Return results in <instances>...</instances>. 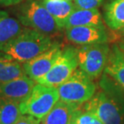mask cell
Masks as SVG:
<instances>
[{
  "label": "cell",
  "instance_id": "obj_1",
  "mask_svg": "<svg viewBox=\"0 0 124 124\" xmlns=\"http://www.w3.org/2000/svg\"><path fill=\"white\" fill-rule=\"evenodd\" d=\"M99 85L100 90L81 107L96 115L103 124H124L123 90L106 73Z\"/></svg>",
  "mask_w": 124,
  "mask_h": 124
},
{
  "label": "cell",
  "instance_id": "obj_2",
  "mask_svg": "<svg viewBox=\"0 0 124 124\" xmlns=\"http://www.w3.org/2000/svg\"><path fill=\"white\" fill-rule=\"evenodd\" d=\"M53 44L51 36L23 28L16 37L0 47V53L2 58L24 63L48 50Z\"/></svg>",
  "mask_w": 124,
  "mask_h": 124
},
{
  "label": "cell",
  "instance_id": "obj_3",
  "mask_svg": "<svg viewBox=\"0 0 124 124\" xmlns=\"http://www.w3.org/2000/svg\"><path fill=\"white\" fill-rule=\"evenodd\" d=\"M17 16L26 28L47 36H53L61 30L44 5L36 0H28L22 4L17 11Z\"/></svg>",
  "mask_w": 124,
  "mask_h": 124
},
{
  "label": "cell",
  "instance_id": "obj_4",
  "mask_svg": "<svg viewBox=\"0 0 124 124\" xmlns=\"http://www.w3.org/2000/svg\"><path fill=\"white\" fill-rule=\"evenodd\" d=\"M60 100L68 103L82 105L96 93V85L87 74L77 69L67 80L57 86Z\"/></svg>",
  "mask_w": 124,
  "mask_h": 124
},
{
  "label": "cell",
  "instance_id": "obj_5",
  "mask_svg": "<svg viewBox=\"0 0 124 124\" xmlns=\"http://www.w3.org/2000/svg\"><path fill=\"white\" fill-rule=\"evenodd\" d=\"M59 100L57 88L37 83L28 98L20 103L21 113L41 120Z\"/></svg>",
  "mask_w": 124,
  "mask_h": 124
},
{
  "label": "cell",
  "instance_id": "obj_6",
  "mask_svg": "<svg viewBox=\"0 0 124 124\" xmlns=\"http://www.w3.org/2000/svg\"><path fill=\"white\" fill-rule=\"evenodd\" d=\"M110 50L107 43L81 45L78 48V66L91 79L98 78L106 68Z\"/></svg>",
  "mask_w": 124,
  "mask_h": 124
},
{
  "label": "cell",
  "instance_id": "obj_7",
  "mask_svg": "<svg viewBox=\"0 0 124 124\" xmlns=\"http://www.w3.org/2000/svg\"><path fill=\"white\" fill-rule=\"evenodd\" d=\"M78 48L69 46L62 49L60 56L51 69L36 82L47 86L57 87L64 82L78 69Z\"/></svg>",
  "mask_w": 124,
  "mask_h": 124
},
{
  "label": "cell",
  "instance_id": "obj_8",
  "mask_svg": "<svg viewBox=\"0 0 124 124\" xmlns=\"http://www.w3.org/2000/svg\"><path fill=\"white\" fill-rule=\"evenodd\" d=\"M62 52L61 44L54 43L48 50L23 64L25 74L36 81L50 70Z\"/></svg>",
  "mask_w": 124,
  "mask_h": 124
},
{
  "label": "cell",
  "instance_id": "obj_9",
  "mask_svg": "<svg viewBox=\"0 0 124 124\" xmlns=\"http://www.w3.org/2000/svg\"><path fill=\"white\" fill-rule=\"evenodd\" d=\"M67 39L79 45L107 43L108 36L105 28L93 26H78L65 29Z\"/></svg>",
  "mask_w": 124,
  "mask_h": 124
},
{
  "label": "cell",
  "instance_id": "obj_10",
  "mask_svg": "<svg viewBox=\"0 0 124 124\" xmlns=\"http://www.w3.org/2000/svg\"><path fill=\"white\" fill-rule=\"evenodd\" d=\"M35 81L27 75L7 82L0 83V96L21 103L30 95Z\"/></svg>",
  "mask_w": 124,
  "mask_h": 124
},
{
  "label": "cell",
  "instance_id": "obj_11",
  "mask_svg": "<svg viewBox=\"0 0 124 124\" xmlns=\"http://www.w3.org/2000/svg\"><path fill=\"white\" fill-rule=\"evenodd\" d=\"M79 106L80 105L59 100L42 118L40 124H73L74 113Z\"/></svg>",
  "mask_w": 124,
  "mask_h": 124
},
{
  "label": "cell",
  "instance_id": "obj_12",
  "mask_svg": "<svg viewBox=\"0 0 124 124\" xmlns=\"http://www.w3.org/2000/svg\"><path fill=\"white\" fill-rule=\"evenodd\" d=\"M78 26H93L105 28L101 16L97 8L74 9L67 19L64 28L66 29Z\"/></svg>",
  "mask_w": 124,
  "mask_h": 124
},
{
  "label": "cell",
  "instance_id": "obj_13",
  "mask_svg": "<svg viewBox=\"0 0 124 124\" xmlns=\"http://www.w3.org/2000/svg\"><path fill=\"white\" fill-rule=\"evenodd\" d=\"M105 73L112 78L124 91V53L118 45L110 50Z\"/></svg>",
  "mask_w": 124,
  "mask_h": 124
},
{
  "label": "cell",
  "instance_id": "obj_14",
  "mask_svg": "<svg viewBox=\"0 0 124 124\" xmlns=\"http://www.w3.org/2000/svg\"><path fill=\"white\" fill-rule=\"evenodd\" d=\"M42 4L52 15L61 29L64 28L69 16L76 8L73 0H43Z\"/></svg>",
  "mask_w": 124,
  "mask_h": 124
},
{
  "label": "cell",
  "instance_id": "obj_15",
  "mask_svg": "<svg viewBox=\"0 0 124 124\" xmlns=\"http://www.w3.org/2000/svg\"><path fill=\"white\" fill-rule=\"evenodd\" d=\"M104 20L114 31L124 28V0H112L104 7Z\"/></svg>",
  "mask_w": 124,
  "mask_h": 124
},
{
  "label": "cell",
  "instance_id": "obj_16",
  "mask_svg": "<svg viewBox=\"0 0 124 124\" xmlns=\"http://www.w3.org/2000/svg\"><path fill=\"white\" fill-rule=\"evenodd\" d=\"M23 29L19 20L10 16L7 11H0V47L16 37Z\"/></svg>",
  "mask_w": 124,
  "mask_h": 124
},
{
  "label": "cell",
  "instance_id": "obj_17",
  "mask_svg": "<svg viewBox=\"0 0 124 124\" xmlns=\"http://www.w3.org/2000/svg\"><path fill=\"white\" fill-rule=\"evenodd\" d=\"M20 103L0 96L1 124H15L21 117Z\"/></svg>",
  "mask_w": 124,
  "mask_h": 124
},
{
  "label": "cell",
  "instance_id": "obj_18",
  "mask_svg": "<svg viewBox=\"0 0 124 124\" xmlns=\"http://www.w3.org/2000/svg\"><path fill=\"white\" fill-rule=\"evenodd\" d=\"M25 75L23 65L19 62L0 58V83L7 82Z\"/></svg>",
  "mask_w": 124,
  "mask_h": 124
},
{
  "label": "cell",
  "instance_id": "obj_19",
  "mask_svg": "<svg viewBox=\"0 0 124 124\" xmlns=\"http://www.w3.org/2000/svg\"><path fill=\"white\" fill-rule=\"evenodd\" d=\"M73 124H103V123L93 114L84 110L81 105L74 113Z\"/></svg>",
  "mask_w": 124,
  "mask_h": 124
},
{
  "label": "cell",
  "instance_id": "obj_20",
  "mask_svg": "<svg viewBox=\"0 0 124 124\" xmlns=\"http://www.w3.org/2000/svg\"><path fill=\"white\" fill-rule=\"evenodd\" d=\"M103 0H73L76 8L94 9L101 4Z\"/></svg>",
  "mask_w": 124,
  "mask_h": 124
},
{
  "label": "cell",
  "instance_id": "obj_21",
  "mask_svg": "<svg viewBox=\"0 0 124 124\" xmlns=\"http://www.w3.org/2000/svg\"><path fill=\"white\" fill-rule=\"evenodd\" d=\"M15 124H40V119L28 115H21Z\"/></svg>",
  "mask_w": 124,
  "mask_h": 124
},
{
  "label": "cell",
  "instance_id": "obj_22",
  "mask_svg": "<svg viewBox=\"0 0 124 124\" xmlns=\"http://www.w3.org/2000/svg\"><path fill=\"white\" fill-rule=\"evenodd\" d=\"M23 0H0V5L3 6H11V5H16L19 3Z\"/></svg>",
  "mask_w": 124,
  "mask_h": 124
},
{
  "label": "cell",
  "instance_id": "obj_23",
  "mask_svg": "<svg viewBox=\"0 0 124 124\" xmlns=\"http://www.w3.org/2000/svg\"><path fill=\"white\" fill-rule=\"evenodd\" d=\"M118 47H119L121 48V50L124 53V40H123L122 42H120V43L118 44Z\"/></svg>",
  "mask_w": 124,
  "mask_h": 124
},
{
  "label": "cell",
  "instance_id": "obj_24",
  "mask_svg": "<svg viewBox=\"0 0 124 124\" xmlns=\"http://www.w3.org/2000/svg\"><path fill=\"white\" fill-rule=\"evenodd\" d=\"M120 33H121V35H122V36H124V28L122 29V30H120Z\"/></svg>",
  "mask_w": 124,
  "mask_h": 124
},
{
  "label": "cell",
  "instance_id": "obj_25",
  "mask_svg": "<svg viewBox=\"0 0 124 124\" xmlns=\"http://www.w3.org/2000/svg\"><path fill=\"white\" fill-rule=\"evenodd\" d=\"M0 124H1V121H0Z\"/></svg>",
  "mask_w": 124,
  "mask_h": 124
},
{
  "label": "cell",
  "instance_id": "obj_26",
  "mask_svg": "<svg viewBox=\"0 0 124 124\" xmlns=\"http://www.w3.org/2000/svg\"></svg>",
  "mask_w": 124,
  "mask_h": 124
},
{
  "label": "cell",
  "instance_id": "obj_27",
  "mask_svg": "<svg viewBox=\"0 0 124 124\" xmlns=\"http://www.w3.org/2000/svg\"><path fill=\"white\" fill-rule=\"evenodd\" d=\"M123 40H124V39H123Z\"/></svg>",
  "mask_w": 124,
  "mask_h": 124
}]
</instances>
